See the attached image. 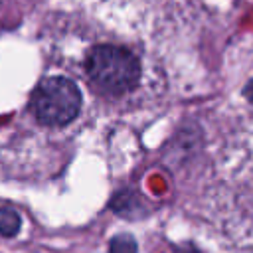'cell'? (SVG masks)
Instances as JSON below:
<instances>
[{
	"instance_id": "4",
	"label": "cell",
	"mask_w": 253,
	"mask_h": 253,
	"mask_svg": "<svg viewBox=\"0 0 253 253\" xmlns=\"http://www.w3.org/2000/svg\"><path fill=\"white\" fill-rule=\"evenodd\" d=\"M109 253H136V241L126 233L115 235L111 241Z\"/></svg>"
},
{
	"instance_id": "5",
	"label": "cell",
	"mask_w": 253,
	"mask_h": 253,
	"mask_svg": "<svg viewBox=\"0 0 253 253\" xmlns=\"http://www.w3.org/2000/svg\"><path fill=\"white\" fill-rule=\"evenodd\" d=\"M245 97H247V99L253 103V81H251V83L245 87Z\"/></svg>"
},
{
	"instance_id": "3",
	"label": "cell",
	"mask_w": 253,
	"mask_h": 253,
	"mask_svg": "<svg viewBox=\"0 0 253 253\" xmlns=\"http://www.w3.org/2000/svg\"><path fill=\"white\" fill-rule=\"evenodd\" d=\"M20 225H22V219L20 215L14 211V210H0V233L6 235V237H12L20 231Z\"/></svg>"
},
{
	"instance_id": "1",
	"label": "cell",
	"mask_w": 253,
	"mask_h": 253,
	"mask_svg": "<svg viewBox=\"0 0 253 253\" xmlns=\"http://www.w3.org/2000/svg\"><path fill=\"white\" fill-rule=\"evenodd\" d=\"M89 79L109 95L130 91L138 81V59L132 51L119 45H97L89 51L87 61Z\"/></svg>"
},
{
	"instance_id": "2",
	"label": "cell",
	"mask_w": 253,
	"mask_h": 253,
	"mask_svg": "<svg viewBox=\"0 0 253 253\" xmlns=\"http://www.w3.org/2000/svg\"><path fill=\"white\" fill-rule=\"evenodd\" d=\"M81 91L67 77H49L40 83L32 97L36 119L49 126L71 123L81 111Z\"/></svg>"
}]
</instances>
